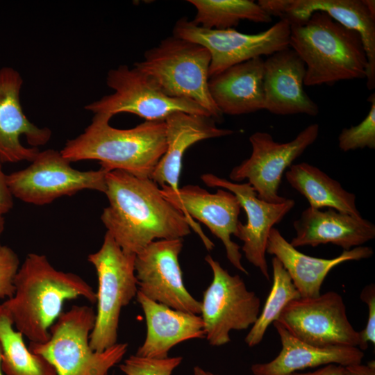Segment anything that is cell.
<instances>
[{"mask_svg":"<svg viewBox=\"0 0 375 375\" xmlns=\"http://www.w3.org/2000/svg\"><path fill=\"white\" fill-rule=\"evenodd\" d=\"M106 183L109 204L101 219L126 253L136 255L156 240L183 239L193 228L151 178L112 170L107 173Z\"/></svg>","mask_w":375,"mask_h":375,"instance_id":"obj_1","label":"cell"},{"mask_svg":"<svg viewBox=\"0 0 375 375\" xmlns=\"http://www.w3.org/2000/svg\"><path fill=\"white\" fill-rule=\"evenodd\" d=\"M15 292L6 304L17 331L30 342L43 343L61 315L65 301L83 297L97 302L93 288L81 276L56 269L46 256L28 253L14 280Z\"/></svg>","mask_w":375,"mask_h":375,"instance_id":"obj_2","label":"cell"},{"mask_svg":"<svg viewBox=\"0 0 375 375\" xmlns=\"http://www.w3.org/2000/svg\"><path fill=\"white\" fill-rule=\"evenodd\" d=\"M112 117L94 114L91 123L60 151L69 162L98 160L108 172L122 170L150 178L167 146L165 121H144L128 129L113 128Z\"/></svg>","mask_w":375,"mask_h":375,"instance_id":"obj_3","label":"cell"},{"mask_svg":"<svg viewBox=\"0 0 375 375\" xmlns=\"http://www.w3.org/2000/svg\"><path fill=\"white\" fill-rule=\"evenodd\" d=\"M290 47L306 65L303 84L315 86L365 78L368 67L360 35L324 12L301 24H291Z\"/></svg>","mask_w":375,"mask_h":375,"instance_id":"obj_4","label":"cell"},{"mask_svg":"<svg viewBox=\"0 0 375 375\" xmlns=\"http://www.w3.org/2000/svg\"><path fill=\"white\" fill-rule=\"evenodd\" d=\"M95 317L90 306H73L50 327L47 342H30L28 349L45 358L57 375H108L122 360L128 344L117 343L101 352L92 350L90 335Z\"/></svg>","mask_w":375,"mask_h":375,"instance_id":"obj_5","label":"cell"},{"mask_svg":"<svg viewBox=\"0 0 375 375\" xmlns=\"http://www.w3.org/2000/svg\"><path fill=\"white\" fill-rule=\"evenodd\" d=\"M210 60L205 47L172 35L147 50L134 67L152 77L168 96L193 100L221 122L223 114L208 90Z\"/></svg>","mask_w":375,"mask_h":375,"instance_id":"obj_6","label":"cell"},{"mask_svg":"<svg viewBox=\"0 0 375 375\" xmlns=\"http://www.w3.org/2000/svg\"><path fill=\"white\" fill-rule=\"evenodd\" d=\"M135 259V255L124 252L107 231L100 249L88 257L98 278L97 311L90 335V346L95 351L117 343L121 310L138 291Z\"/></svg>","mask_w":375,"mask_h":375,"instance_id":"obj_7","label":"cell"},{"mask_svg":"<svg viewBox=\"0 0 375 375\" xmlns=\"http://www.w3.org/2000/svg\"><path fill=\"white\" fill-rule=\"evenodd\" d=\"M106 84L114 92L88 104L85 110L93 114L111 117L120 112H129L145 121H165L176 112L211 117L194 101L166 94L152 77L135 67L129 68L122 65L110 69Z\"/></svg>","mask_w":375,"mask_h":375,"instance_id":"obj_8","label":"cell"},{"mask_svg":"<svg viewBox=\"0 0 375 375\" xmlns=\"http://www.w3.org/2000/svg\"><path fill=\"white\" fill-rule=\"evenodd\" d=\"M108 172L74 169L60 151L47 149L39 151L27 167L7 174V183L13 197L42 206L85 190L105 193Z\"/></svg>","mask_w":375,"mask_h":375,"instance_id":"obj_9","label":"cell"},{"mask_svg":"<svg viewBox=\"0 0 375 375\" xmlns=\"http://www.w3.org/2000/svg\"><path fill=\"white\" fill-rule=\"evenodd\" d=\"M205 260L213 277L203 293L200 315L205 338L210 345L219 347L231 341V331L245 330L255 323L260 312V299L247 289L239 275L230 274L210 255Z\"/></svg>","mask_w":375,"mask_h":375,"instance_id":"obj_10","label":"cell"},{"mask_svg":"<svg viewBox=\"0 0 375 375\" xmlns=\"http://www.w3.org/2000/svg\"><path fill=\"white\" fill-rule=\"evenodd\" d=\"M291 24L280 19L268 29L256 34L240 33L234 28L207 29L187 17L176 21L173 35L205 47L211 60L209 78L235 65L290 47Z\"/></svg>","mask_w":375,"mask_h":375,"instance_id":"obj_11","label":"cell"},{"mask_svg":"<svg viewBox=\"0 0 375 375\" xmlns=\"http://www.w3.org/2000/svg\"><path fill=\"white\" fill-rule=\"evenodd\" d=\"M160 190L164 197L183 212L207 250H212L215 244L193 219L204 224L222 241L226 258L231 265L241 272L249 274L241 262L240 247L231 240V235H235L240 222L238 217L242 208L232 192L218 188L215 193H210L194 185H185L179 188L178 192L167 185L161 187Z\"/></svg>","mask_w":375,"mask_h":375,"instance_id":"obj_12","label":"cell"},{"mask_svg":"<svg viewBox=\"0 0 375 375\" xmlns=\"http://www.w3.org/2000/svg\"><path fill=\"white\" fill-rule=\"evenodd\" d=\"M319 126L312 124L294 139L278 142L267 132L257 131L249 137L252 152L249 158L233 167L229 178L235 183L247 181L259 199L280 203L286 198L278 194L285 171L317 139Z\"/></svg>","mask_w":375,"mask_h":375,"instance_id":"obj_13","label":"cell"},{"mask_svg":"<svg viewBox=\"0 0 375 375\" xmlns=\"http://www.w3.org/2000/svg\"><path fill=\"white\" fill-rule=\"evenodd\" d=\"M276 322L292 335L310 344L359 346V333L347 317L342 296L334 291L290 301Z\"/></svg>","mask_w":375,"mask_h":375,"instance_id":"obj_14","label":"cell"},{"mask_svg":"<svg viewBox=\"0 0 375 375\" xmlns=\"http://www.w3.org/2000/svg\"><path fill=\"white\" fill-rule=\"evenodd\" d=\"M183 240H160L135 255V274L138 291L171 308L201 314V301L185 288L178 256Z\"/></svg>","mask_w":375,"mask_h":375,"instance_id":"obj_15","label":"cell"},{"mask_svg":"<svg viewBox=\"0 0 375 375\" xmlns=\"http://www.w3.org/2000/svg\"><path fill=\"white\" fill-rule=\"evenodd\" d=\"M201 178L207 186L228 190L237 197L247 214V222L246 224L239 223L235 236L242 241L241 249L247 260L269 281L266 259L268 238L274 226L292 209L295 201L286 199L280 203H271L259 199L248 183L230 181L212 174H203Z\"/></svg>","mask_w":375,"mask_h":375,"instance_id":"obj_16","label":"cell"},{"mask_svg":"<svg viewBox=\"0 0 375 375\" xmlns=\"http://www.w3.org/2000/svg\"><path fill=\"white\" fill-rule=\"evenodd\" d=\"M258 3L272 17L290 24H301L315 12H324L360 36L368 67L365 78L369 90L375 88V17L363 0H260Z\"/></svg>","mask_w":375,"mask_h":375,"instance_id":"obj_17","label":"cell"},{"mask_svg":"<svg viewBox=\"0 0 375 375\" xmlns=\"http://www.w3.org/2000/svg\"><path fill=\"white\" fill-rule=\"evenodd\" d=\"M23 78L18 71L0 69V160L3 162H31L46 144L51 131L40 128L27 118L20 102Z\"/></svg>","mask_w":375,"mask_h":375,"instance_id":"obj_18","label":"cell"},{"mask_svg":"<svg viewBox=\"0 0 375 375\" xmlns=\"http://www.w3.org/2000/svg\"><path fill=\"white\" fill-rule=\"evenodd\" d=\"M305 76V63L292 48L269 56L264 60L265 110L278 115H317V104L303 89Z\"/></svg>","mask_w":375,"mask_h":375,"instance_id":"obj_19","label":"cell"},{"mask_svg":"<svg viewBox=\"0 0 375 375\" xmlns=\"http://www.w3.org/2000/svg\"><path fill=\"white\" fill-rule=\"evenodd\" d=\"M296 235L290 242L295 248L333 244L344 251L360 247L375 238V226L370 221L328 208L310 207L293 222Z\"/></svg>","mask_w":375,"mask_h":375,"instance_id":"obj_20","label":"cell"},{"mask_svg":"<svg viewBox=\"0 0 375 375\" xmlns=\"http://www.w3.org/2000/svg\"><path fill=\"white\" fill-rule=\"evenodd\" d=\"M135 297L147 325L145 340L135 355L162 359L167 358L169 350L181 342L205 338L201 315L171 308L149 299L139 291Z\"/></svg>","mask_w":375,"mask_h":375,"instance_id":"obj_21","label":"cell"},{"mask_svg":"<svg viewBox=\"0 0 375 375\" xmlns=\"http://www.w3.org/2000/svg\"><path fill=\"white\" fill-rule=\"evenodd\" d=\"M266 253L273 255L282 264L301 298L318 297L328 274L340 264L360 260L372 256L369 247L353 248L333 258H319L304 254L291 245L280 231L272 228L270 231Z\"/></svg>","mask_w":375,"mask_h":375,"instance_id":"obj_22","label":"cell"},{"mask_svg":"<svg viewBox=\"0 0 375 375\" xmlns=\"http://www.w3.org/2000/svg\"><path fill=\"white\" fill-rule=\"evenodd\" d=\"M165 122L166 149L151 178L159 186L167 185L178 192L183 157L186 149L201 140L229 135L233 131L218 128L216 122L210 117L183 112L171 114Z\"/></svg>","mask_w":375,"mask_h":375,"instance_id":"obj_23","label":"cell"},{"mask_svg":"<svg viewBox=\"0 0 375 375\" xmlns=\"http://www.w3.org/2000/svg\"><path fill=\"white\" fill-rule=\"evenodd\" d=\"M279 335L281 350L269 362L251 365L253 375H285L307 368L331 364L347 367L361 363L365 353L356 347H317L303 342L275 321L272 324Z\"/></svg>","mask_w":375,"mask_h":375,"instance_id":"obj_24","label":"cell"},{"mask_svg":"<svg viewBox=\"0 0 375 375\" xmlns=\"http://www.w3.org/2000/svg\"><path fill=\"white\" fill-rule=\"evenodd\" d=\"M263 77L264 60L258 57L210 76L208 90L223 115L249 114L265 110Z\"/></svg>","mask_w":375,"mask_h":375,"instance_id":"obj_25","label":"cell"},{"mask_svg":"<svg viewBox=\"0 0 375 375\" xmlns=\"http://www.w3.org/2000/svg\"><path fill=\"white\" fill-rule=\"evenodd\" d=\"M290 186L302 194L315 209L332 208L361 217L356 206V195L344 190L336 180L307 162L292 165L285 172Z\"/></svg>","mask_w":375,"mask_h":375,"instance_id":"obj_26","label":"cell"},{"mask_svg":"<svg viewBox=\"0 0 375 375\" xmlns=\"http://www.w3.org/2000/svg\"><path fill=\"white\" fill-rule=\"evenodd\" d=\"M0 345L1 367L4 375H57L45 358L34 354L26 346L4 301L0 304Z\"/></svg>","mask_w":375,"mask_h":375,"instance_id":"obj_27","label":"cell"},{"mask_svg":"<svg viewBox=\"0 0 375 375\" xmlns=\"http://www.w3.org/2000/svg\"><path fill=\"white\" fill-rule=\"evenodd\" d=\"M197 13L192 22L207 29L233 28L241 20L269 23L272 17L251 0H188Z\"/></svg>","mask_w":375,"mask_h":375,"instance_id":"obj_28","label":"cell"},{"mask_svg":"<svg viewBox=\"0 0 375 375\" xmlns=\"http://www.w3.org/2000/svg\"><path fill=\"white\" fill-rule=\"evenodd\" d=\"M272 265L273 282L271 290L256 321L244 338L249 347L259 344L268 327L277 320L286 306L290 301L301 298L287 271L274 256L272 259Z\"/></svg>","mask_w":375,"mask_h":375,"instance_id":"obj_29","label":"cell"},{"mask_svg":"<svg viewBox=\"0 0 375 375\" xmlns=\"http://www.w3.org/2000/svg\"><path fill=\"white\" fill-rule=\"evenodd\" d=\"M368 101L369 110L358 125L344 128L338 135L339 148L344 152L359 149H375V94H372Z\"/></svg>","mask_w":375,"mask_h":375,"instance_id":"obj_30","label":"cell"},{"mask_svg":"<svg viewBox=\"0 0 375 375\" xmlns=\"http://www.w3.org/2000/svg\"><path fill=\"white\" fill-rule=\"evenodd\" d=\"M181 356L153 359L131 355L119 365L126 375H172L181 363Z\"/></svg>","mask_w":375,"mask_h":375,"instance_id":"obj_31","label":"cell"},{"mask_svg":"<svg viewBox=\"0 0 375 375\" xmlns=\"http://www.w3.org/2000/svg\"><path fill=\"white\" fill-rule=\"evenodd\" d=\"M20 266L17 253L0 242V299H10L15 292L14 280Z\"/></svg>","mask_w":375,"mask_h":375,"instance_id":"obj_32","label":"cell"},{"mask_svg":"<svg viewBox=\"0 0 375 375\" xmlns=\"http://www.w3.org/2000/svg\"><path fill=\"white\" fill-rule=\"evenodd\" d=\"M360 299L367 304L368 317L363 330L358 331L360 343L358 348L365 351L368 348V343L375 344V285L370 283L365 286L360 294Z\"/></svg>","mask_w":375,"mask_h":375,"instance_id":"obj_33","label":"cell"},{"mask_svg":"<svg viewBox=\"0 0 375 375\" xmlns=\"http://www.w3.org/2000/svg\"><path fill=\"white\" fill-rule=\"evenodd\" d=\"M3 162L0 160V215L3 216L13 207V197L7 183V174L2 167Z\"/></svg>","mask_w":375,"mask_h":375,"instance_id":"obj_34","label":"cell"},{"mask_svg":"<svg viewBox=\"0 0 375 375\" xmlns=\"http://www.w3.org/2000/svg\"><path fill=\"white\" fill-rule=\"evenodd\" d=\"M285 375H344V367L339 365L331 364L322 366V367L313 372H294Z\"/></svg>","mask_w":375,"mask_h":375,"instance_id":"obj_35","label":"cell"},{"mask_svg":"<svg viewBox=\"0 0 375 375\" xmlns=\"http://www.w3.org/2000/svg\"><path fill=\"white\" fill-rule=\"evenodd\" d=\"M344 375H375V362L371 360L367 365L359 363L344 367Z\"/></svg>","mask_w":375,"mask_h":375,"instance_id":"obj_36","label":"cell"},{"mask_svg":"<svg viewBox=\"0 0 375 375\" xmlns=\"http://www.w3.org/2000/svg\"><path fill=\"white\" fill-rule=\"evenodd\" d=\"M370 14L375 17V1L374 0H363Z\"/></svg>","mask_w":375,"mask_h":375,"instance_id":"obj_37","label":"cell"},{"mask_svg":"<svg viewBox=\"0 0 375 375\" xmlns=\"http://www.w3.org/2000/svg\"><path fill=\"white\" fill-rule=\"evenodd\" d=\"M194 375H218V374H215L212 372H207L203 369L201 367L199 366H196L194 367Z\"/></svg>","mask_w":375,"mask_h":375,"instance_id":"obj_38","label":"cell"},{"mask_svg":"<svg viewBox=\"0 0 375 375\" xmlns=\"http://www.w3.org/2000/svg\"><path fill=\"white\" fill-rule=\"evenodd\" d=\"M5 220L3 216L0 215V237L4 231Z\"/></svg>","mask_w":375,"mask_h":375,"instance_id":"obj_39","label":"cell"},{"mask_svg":"<svg viewBox=\"0 0 375 375\" xmlns=\"http://www.w3.org/2000/svg\"><path fill=\"white\" fill-rule=\"evenodd\" d=\"M1 345H0V375H4L3 374V372H2L1 367Z\"/></svg>","mask_w":375,"mask_h":375,"instance_id":"obj_40","label":"cell"}]
</instances>
